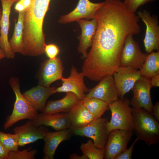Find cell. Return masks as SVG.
Returning <instances> with one entry per match:
<instances>
[{
  "instance_id": "obj_36",
  "label": "cell",
  "mask_w": 159,
  "mask_h": 159,
  "mask_svg": "<svg viewBox=\"0 0 159 159\" xmlns=\"http://www.w3.org/2000/svg\"><path fill=\"white\" fill-rule=\"evenodd\" d=\"M70 159H88L87 158L84 154L80 155L75 153H72L69 156Z\"/></svg>"
},
{
  "instance_id": "obj_6",
  "label": "cell",
  "mask_w": 159,
  "mask_h": 159,
  "mask_svg": "<svg viewBox=\"0 0 159 159\" xmlns=\"http://www.w3.org/2000/svg\"><path fill=\"white\" fill-rule=\"evenodd\" d=\"M133 36L130 34L126 39L121 53L120 66L140 70L148 54L142 52L139 44L134 39Z\"/></svg>"
},
{
  "instance_id": "obj_5",
  "label": "cell",
  "mask_w": 159,
  "mask_h": 159,
  "mask_svg": "<svg viewBox=\"0 0 159 159\" xmlns=\"http://www.w3.org/2000/svg\"><path fill=\"white\" fill-rule=\"evenodd\" d=\"M108 119L100 118L82 128L72 130L76 135L91 138L98 148L104 149L109 132L107 128Z\"/></svg>"
},
{
  "instance_id": "obj_24",
  "label": "cell",
  "mask_w": 159,
  "mask_h": 159,
  "mask_svg": "<svg viewBox=\"0 0 159 159\" xmlns=\"http://www.w3.org/2000/svg\"><path fill=\"white\" fill-rule=\"evenodd\" d=\"M141 75L150 79L159 74V51L148 54L142 68L139 70Z\"/></svg>"
},
{
  "instance_id": "obj_27",
  "label": "cell",
  "mask_w": 159,
  "mask_h": 159,
  "mask_svg": "<svg viewBox=\"0 0 159 159\" xmlns=\"http://www.w3.org/2000/svg\"><path fill=\"white\" fill-rule=\"evenodd\" d=\"M0 141L9 151L18 150L19 138L16 134H7L0 131Z\"/></svg>"
},
{
  "instance_id": "obj_28",
  "label": "cell",
  "mask_w": 159,
  "mask_h": 159,
  "mask_svg": "<svg viewBox=\"0 0 159 159\" xmlns=\"http://www.w3.org/2000/svg\"><path fill=\"white\" fill-rule=\"evenodd\" d=\"M31 148L22 151H9L6 159H34L37 150H30Z\"/></svg>"
},
{
  "instance_id": "obj_23",
  "label": "cell",
  "mask_w": 159,
  "mask_h": 159,
  "mask_svg": "<svg viewBox=\"0 0 159 159\" xmlns=\"http://www.w3.org/2000/svg\"><path fill=\"white\" fill-rule=\"evenodd\" d=\"M24 11L19 12L17 22L15 20L14 30L9 41L11 49L14 53L18 52L24 55L23 45V31Z\"/></svg>"
},
{
  "instance_id": "obj_20",
  "label": "cell",
  "mask_w": 159,
  "mask_h": 159,
  "mask_svg": "<svg viewBox=\"0 0 159 159\" xmlns=\"http://www.w3.org/2000/svg\"><path fill=\"white\" fill-rule=\"evenodd\" d=\"M73 130L71 128L56 132L48 131L43 140L44 145L43 149L44 159H53L56 150L62 141L71 136Z\"/></svg>"
},
{
  "instance_id": "obj_17",
  "label": "cell",
  "mask_w": 159,
  "mask_h": 159,
  "mask_svg": "<svg viewBox=\"0 0 159 159\" xmlns=\"http://www.w3.org/2000/svg\"><path fill=\"white\" fill-rule=\"evenodd\" d=\"M64 70L62 62L59 57L46 59L42 66L39 85L49 87L53 82L61 80L64 77Z\"/></svg>"
},
{
  "instance_id": "obj_4",
  "label": "cell",
  "mask_w": 159,
  "mask_h": 159,
  "mask_svg": "<svg viewBox=\"0 0 159 159\" xmlns=\"http://www.w3.org/2000/svg\"><path fill=\"white\" fill-rule=\"evenodd\" d=\"M108 105L111 112V120L107 125L108 132L115 129L133 131V117L129 100L127 98L118 99Z\"/></svg>"
},
{
  "instance_id": "obj_16",
  "label": "cell",
  "mask_w": 159,
  "mask_h": 159,
  "mask_svg": "<svg viewBox=\"0 0 159 159\" xmlns=\"http://www.w3.org/2000/svg\"><path fill=\"white\" fill-rule=\"evenodd\" d=\"M14 132L18 136L19 146L25 145L44 138L48 129L44 126L35 127L29 120L23 125L14 128Z\"/></svg>"
},
{
  "instance_id": "obj_18",
  "label": "cell",
  "mask_w": 159,
  "mask_h": 159,
  "mask_svg": "<svg viewBox=\"0 0 159 159\" xmlns=\"http://www.w3.org/2000/svg\"><path fill=\"white\" fill-rule=\"evenodd\" d=\"M77 21L81 30V34L78 37L79 43L77 49L82 55V59H85L87 55V49L92 45L97 28V22L95 18L90 20L80 19Z\"/></svg>"
},
{
  "instance_id": "obj_12",
  "label": "cell",
  "mask_w": 159,
  "mask_h": 159,
  "mask_svg": "<svg viewBox=\"0 0 159 159\" xmlns=\"http://www.w3.org/2000/svg\"><path fill=\"white\" fill-rule=\"evenodd\" d=\"M120 99L131 90L141 76L140 70L129 67H119L112 75Z\"/></svg>"
},
{
  "instance_id": "obj_41",
  "label": "cell",
  "mask_w": 159,
  "mask_h": 159,
  "mask_svg": "<svg viewBox=\"0 0 159 159\" xmlns=\"http://www.w3.org/2000/svg\"></svg>"
},
{
  "instance_id": "obj_13",
  "label": "cell",
  "mask_w": 159,
  "mask_h": 159,
  "mask_svg": "<svg viewBox=\"0 0 159 159\" xmlns=\"http://www.w3.org/2000/svg\"><path fill=\"white\" fill-rule=\"evenodd\" d=\"M94 97L102 100L108 104L118 99L117 90L112 75L102 79L96 86L89 90L85 98Z\"/></svg>"
},
{
  "instance_id": "obj_21",
  "label": "cell",
  "mask_w": 159,
  "mask_h": 159,
  "mask_svg": "<svg viewBox=\"0 0 159 159\" xmlns=\"http://www.w3.org/2000/svg\"><path fill=\"white\" fill-rule=\"evenodd\" d=\"M80 101L75 94L67 92L66 95L60 99L48 102L42 112L47 114L68 113Z\"/></svg>"
},
{
  "instance_id": "obj_31",
  "label": "cell",
  "mask_w": 159,
  "mask_h": 159,
  "mask_svg": "<svg viewBox=\"0 0 159 159\" xmlns=\"http://www.w3.org/2000/svg\"><path fill=\"white\" fill-rule=\"evenodd\" d=\"M139 140L137 137L130 147L117 155L114 159H131L135 145Z\"/></svg>"
},
{
  "instance_id": "obj_33",
  "label": "cell",
  "mask_w": 159,
  "mask_h": 159,
  "mask_svg": "<svg viewBox=\"0 0 159 159\" xmlns=\"http://www.w3.org/2000/svg\"><path fill=\"white\" fill-rule=\"evenodd\" d=\"M154 118L157 121H159V102H156L154 105H153L152 112Z\"/></svg>"
},
{
  "instance_id": "obj_1",
  "label": "cell",
  "mask_w": 159,
  "mask_h": 159,
  "mask_svg": "<svg viewBox=\"0 0 159 159\" xmlns=\"http://www.w3.org/2000/svg\"><path fill=\"white\" fill-rule=\"evenodd\" d=\"M97 26L91 48L82 65V72L92 81L112 75L120 67L126 38L140 32V18L120 0H105L95 18Z\"/></svg>"
},
{
  "instance_id": "obj_11",
  "label": "cell",
  "mask_w": 159,
  "mask_h": 159,
  "mask_svg": "<svg viewBox=\"0 0 159 159\" xmlns=\"http://www.w3.org/2000/svg\"><path fill=\"white\" fill-rule=\"evenodd\" d=\"M103 3H95L89 0H79L75 8L68 14L61 16L58 22L66 24L80 19H94Z\"/></svg>"
},
{
  "instance_id": "obj_34",
  "label": "cell",
  "mask_w": 159,
  "mask_h": 159,
  "mask_svg": "<svg viewBox=\"0 0 159 159\" xmlns=\"http://www.w3.org/2000/svg\"><path fill=\"white\" fill-rule=\"evenodd\" d=\"M150 82L152 87H159V74L152 77L150 79Z\"/></svg>"
},
{
  "instance_id": "obj_19",
  "label": "cell",
  "mask_w": 159,
  "mask_h": 159,
  "mask_svg": "<svg viewBox=\"0 0 159 159\" xmlns=\"http://www.w3.org/2000/svg\"><path fill=\"white\" fill-rule=\"evenodd\" d=\"M56 88L54 86L47 87L39 85L25 92L23 95L35 109L42 112L47 99L56 93Z\"/></svg>"
},
{
  "instance_id": "obj_7",
  "label": "cell",
  "mask_w": 159,
  "mask_h": 159,
  "mask_svg": "<svg viewBox=\"0 0 159 159\" xmlns=\"http://www.w3.org/2000/svg\"><path fill=\"white\" fill-rule=\"evenodd\" d=\"M138 14L145 24L146 29L143 40L145 51L149 54L159 49V25L158 18L155 15H151L146 10L140 11Z\"/></svg>"
},
{
  "instance_id": "obj_40",
  "label": "cell",
  "mask_w": 159,
  "mask_h": 159,
  "mask_svg": "<svg viewBox=\"0 0 159 159\" xmlns=\"http://www.w3.org/2000/svg\"><path fill=\"white\" fill-rule=\"evenodd\" d=\"M0 159H1V158L0 157Z\"/></svg>"
},
{
  "instance_id": "obj_35",
  "label": "cell",
  "mask_w": 159,
  "mask_h": 159,
  "mask_svg": "<svg viewBox=\"0 0 159 159\" xmlns=\"http://www.w3.org/2000/svg\"><path fill=\"white\" fill-rule=\"evenodd\" d=\"M15 10L19 12L25 11L26 10L22 4L19 1L17 2L14 6Z\"/></svg>"
},
{
  "instance_id": "obj_3",
  "label": "cell",
  "mask_w": 159,
  "mask_h": 159,
  "mask_svg": "<svg viewBox=\"0 0 159 159\" xmlns=\"http://www.w3.org/2000/svg\"><path fill=\"white\" fill-rule=\"evenodd\" d=\"M9 82L15 94L16 100L12 112L7 116L4 123L5 130L19 121L25 119L31 120L38 114V111L21 93L18 78L12 77Z\"/></svg>"
},
{
  "instance_id": "obj_10",
  "label": "cell",
  "mask_w": 159,
  "mask_h": 159,
  "mask_svg": "<svg viewBox=\"0 0 159 159\" xmlns=\"http://www.w3.org/2000/svg\"><path fill=\"white\" fill-rule=\"evenodd\" d=\"M84 77L82 72H78L75 67L72 66L70 75L67 78L63 77L61 80L62 85L56 88L55 92H72L80 100H83L85 97V93L88 92L90 90L85 84Z\"/></svg>"
},
{
  "instance_id": "obj_9",
  "label": "cell",
  "mask_w": 159,
  "mask_h": 159,
  "mask_svg": "<svg viewBox=\"0 0 159 159\" xmlns=\"http://www.w3.org/2000/svg\"><path fill=\"white\" fill-rule=\"evenodd\" d=\"M132 134L131 131L115 129L111 131L104 148V159H114L126 150Z\"/></svg>"
},
{
  "instance_id": "obj_39",
  "label": "cell",
  "mask_w": 159,
  "mask_h": 159,
  "mask_svg": "<svg viewBox=\"0 0 159 159\" xmlns=\"http://www.w3.org/2000/svg\"><path fill=\"white\" fill-rule=\"evenodd\" d=\"M1 14H2V10H1V8L0 7V24L1 18Z\"/></svg>"
},
{
  "instance_id": "obj_15",
  "label": "cell",
  "mask_w": 159,
  "mask_h": 159,
  "mask_svg": "<svg viewBox=\"0 0 159 159\" xmlns=\"http://www.w3.org/2000/svg\"><path fill=\"white\" fill-rule=\"evenodd\" d=\"M30 120L37 127L41 126L51 127L58 131L70 128L71 122L69 113L38 114Z\"/></svg>"
},
{
  "instance_id": "obj_29",
  "label": "cell",
  "mask_w": 159,
  "mask_h": 159,
  "mask_svg": "<svg viewBox=\"0 0 159 159\" xmlns=\"http://www.w3.org/2000/svg\"><path fill=\"white\" fill-rule=\"evenodd\" d=\"M156 0H125L123 2L127 9L132 12L135 13L141 6Z\"/></svg>"
},
{
  "instance_id": "obj_2",
  "label": "cell",
  "mask_w": 159,
  "mask_h": 159,
  "mask_svg": "<svg viewBox=\"0 0 159 159\" xmlns=\"http://www.w3.org/2000/svg\"><path fill=\"white\" fill-rule=\"evenodd\" d=\"M133 130L137 137L149 146L159 141V124L151 113L143 108L131 107Z\"/></svg>"
},
{
  "instance_id": "obj_30",
  "label": "cell",
  "mask_w": 159,
  "mask_h": 159,
  "mask_svg": "<svg viewBox=\"0 0 159 159\" xmlns=\"http://www.w3.org/2000/svg\"><path fill=\"white\" fill-rule=\"evenodd\" d=\"M59 49L56 44L50 43L46 44L44 53L49 59H53L57 57L59 52Z\"/></svg>"
},
{
  "instance_id": "obj_26",
  "label": "cell",
  "mask_w": 159,
  "mask_h": 159,
  "mask_svg": "<svg viewBox=\"0 0 159 159\" xmlns=\"http://www.w3.org/2000/svg\"><path fill=\"white\" fill-rule=\"evenodd\" d=\"M80 149L83 154L88 159H103L105 158L104 149L97 148L91 140H88L85 143H82Z\"/></svg>"
},
{
  "instance_id": "obj_8",
  "label": "cell",
  "mask_w": 159,
  "mask_h": 159,
  "mask_svg": "<svg viewBox=\"0 0 159 159\" xmlns=\"http://www.w3.org/2000/svg\"><path fill=\"white\" fill-rule=\"evenodd\" d=\"M152 87L150 79L140 77L131 90L133 95L129 102L132 107L143 108L152 113L153 105L150 95Z\"/></svg>"
},
{
  "instance_id": "obj_22",
  "label": "cell",
  "mask_w": 159,
  "mask_h": 159,
  "mask_svg": "<svg viewBox=\"0 0 159 159\" xmlns=\"http://www.w3.org/2000/svg\"><path fill=\"white\" fill-rule=\"evenodd\" d=\"M72 130L82 128L95 119L84 105L82 100L76 104L68 112Z\"/></svg>"
},
{
  "instance_id": "obj_32",
  "label": "cell",
  "mask_w": 159,
  "mask_h": 159,
  "mask_svg": "<svg viewBox=\"0 0 159 159\" xmlns=\"http://www.w3.org/2000/svg\"><path fill=\"white\" fill-rule=\"evenodd\" d=\"M9 152L0 141V157L1 159H6Z\"/></svg>"
},
{
  "instance_id": "obj_14",
  "label": "cell",
  "mask_w": 159,
  "mask_h": 159,
  "mask_svg": "<svg viewBox=\"0 0 159 159\" xmlns=\"http://www.w3.org/2000/svg\"><path fill=\"white\" fill-rule=\"evenodd\" d=\"M2 5V14L0 21V47L4 51L5 57L8 59L15 57L10 48L8 40L10 26V16L13 4L19 0H0Z\"/></svg>"
},
{
  "instance_id": "obj_37",
  "label": "cell",
  "mask_w": 159,
  "mask_h": 159,
  "mask_svg": "<svg viewBox=\"0 0 159 159\" xmlns=\"http://www.w3.org/2000/svg\"><path fill=\"white\" fill-rule=\"evenodd\" d=\"M19 1L22 4L26 10L29 7L31 2V0H19Z\"/></svg>"
},
{
  "instance_id": "obj_38",
  "label": "cell",
  "mask_w": 159,
  "mask_h": 159,
  "mask_svg": "<svg viewBox=\"0 0 159 159\" xmlns=\"http://www.w3.org/2000/svg\"><path fill=\"white\" fill-rule=\"evenodd\" d=\"M5 57V53L0 47V61Z\"/></svg>"
},
{
  "instance_id": "obj_25",
  "label": "cell",
  "mask_w": 159,
  "mask_h": 159,
  "mask_svg": "<svg viewBox=\"0 0 159 159\" xmlns=\"http://www.w3.org/2000/svg\"><path fill=\"white\" fill-rule=\"evenodd\" d=\"M82 100L84 105L95 119L101 117L106 111L110 110L108 104L97 98H85Z\"/></svg>"
}]
</instances>
